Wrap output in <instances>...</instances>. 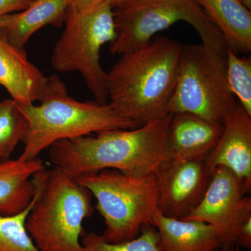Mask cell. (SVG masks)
I'll list each match as a JSON object with an SVG mask.
<instances>
[{
    "instance_id": "obj_2",
    "label": "cell",
    "mask_w": 251,
    "mask_h": 251,
    "mask_svg": "<svg viewBox=\"0 0 251 251\" xmlns=\"http://www.w3.org/2000/svg\"><path fill=\"white\" fill-rule=\"evenodd\" d=\"M182 49L162 36L122 54L107 72L110 103L138 127L168 115Z\"/></svg>"
},
{
    "instance_id": "obj_19",
    "label": "cell",
    "mask_w": 251,
    "mask_h": 251,
    "mask_svg": "<svg viewBox=\"0 0 251 251\" xmlns=\"http://www.w3.org/2000/svg\"><path fill=\"white\" fill-rule=\"evenodd\" d=\"M34 201L33 196L27 207L18 214L0 215V251H40L28 234L25 226Z\"/></svg>"
},
{
    "instance_id": "obj_20",
    "label": "cell",
    "mask_w": 251,
    "mask_h": 251,
    "mask_svg": "<svg viewBox=\"0 0 251 251\" xmlns=\"http://www.w3.org/2000/svg\"><path fill=\"white\" fill-rule=\"evenodd\" d=\"M159 236L155 226H146L139 235L128 242L112 244L106 242L100 234H85L81 244L84 251H161L158 248Z\"/></svg>"
},
{
    "instance_id": "obj_23",
    "label": "cell",
    "mask_w": 251,
    "mask_h": 251,
    "mask_svg": "<svg viewBox=\"0 0 251 251\" xmlns=\"http://www.w3.org/2000/svg\"><path fill=\"white\" fill-rule=\"evenodd\" d=\"M34 0H0V18L27 9Z\"/></svg>"
},
{
    "instance_id": "obj_27",
    "label": "cell",
    "mask_w": 251,
    "mask_h": 251,
    "mask_svg": "<svg viewBox=\"0 0 251 251\" xmlns=\"http://www.w3.org/2000/svg\"><path fill=\"white\" fill-rule=\"evenodd\" d=\"M239 249H240V248H239V247H236L235 249H234L233 250H232V251H239Z\"/></svg>"
},
{
    "instance_id": "obj_22",
    "label": "cell",
    "mask_w": 251,
    "mask_h": 251,
    "mask_svg": "<svg viewBox=\"0 0 251 251\" xmlns=\"http://www.w3.org/2000/svg\"><path fill=\"white\" fill-rule=\"evenodd\" d=\"M66 1L69 9L80 14H89L105 4H110L109 0H66Z\"/></svg>"
},
{
    "instance_id": "obj_11",
    "label": "cell",
    "mask_w": 251,
    "mask_h": 251,
    "mask_svg": "<svg viewBox=\"0 0 251 251\" xmlns=\"http://www.w3.org/2000/svg\"><path fill=\"white\" fill-rule=\"evenodd\" d=\"M223 126L219 141L204 163L211 175L220 166L232 171L249 196L251 190V116L238 102Z\"/></svg>"
},
{
    "instance_id": "obj_10",
    "label": "cell",
    "mask_w": 251,
    "mask_h": 251,
    "mask_svg": "<svg viewBox=\"0 0 251 251\" xmlns=\"http://www.w3.org/2000/svg\"><path fill=\"white\" fill-rule=\"evenodd\" d=\"M160 213L183 219L202 201L211 175L204 161L168 159L155 173Z\"/></svg>"
},
{
    "instance_id": "obj_9",
    "label": "cell",
    "mask_w": 251,
    "mask_h": 251,
    "mask_svg": "<svg viewBox=\"0 0 251 251\" xmlns=\"http://www.w3.org/2000/svg\"><path fill=\"white\" fill-rule=\"evenodd\" d=\"M251 216V198L237 176L225 167H218L199 204L183 220L210 225L221 242V251L237 247L238 232Z\"/></svg>"
},
{
    "instance_id": "obj_26",
    "label": "cell",
    "mask_w": 251,
    "mask_h": 251,
    "mask_svg": "<svg viewBox=\"0 0 251 251\" xmlns=\"http://www.w3.org/2000/svg\"><path fill=\"white\" fill-rule=\"evenodd\" d=\"M242 4L247 8V9L251 10V0H240Z\"/></svg>"
},
{
    "instance_id": "obj_16",
    "label": "cell",
    "mask_w": 251,
    "mask_h": 251,
    "mask_svg": "<svg viewBox=\"0 0 251 251\" xmlns=\"http://www.w3.org/2000/svg\"><path fill=\"white\" fill-rule=\"evenodd\" d=\"M44 169L39 158L0 161V215H14L27 207L35 193L33 177Z\"/></svg>"
},
{
    "instance_id": "obj_12",
    "label": "cell",
    "mask_w": 251,
    "mask_h": 251,
    "mask_svg": "<svg viewBox=\"0 0 251 251\" xmlns=\"http://www.w3.org/2000/svg\"><path fill=\"white\" fill-rule=\"evenodd\" d=\"M223 128V124L209 122L193 114H174L167 140L170 158L205 161L219 141Z\"/></svg>"
},
{
    "instance_id": "obj_6",
    "label": "cell",
    "mask_w": 251,
    "mask_h": 251,
    "mask_svg": "<svg viewBox=\"0 0 251 251\" xmlns=\"http://www.w3.org/2000/svg\"><path fill=\"white\" fill-rule=\"evenodd\" d=\"M237 103L227 82L226 55L202 43L183 46L168 113L224 124Z\"/></svg>"
},
{
    "instance_id": "obj_14",
    "label": "cell",
    "mask_w": 251,
    "mask_h": 251,
    "mask_svg": "<svg viewBox=\"0 0 251 251\" xmlns=\"http://www.w3.org/2000/svg\"><path fill=\"white\" fill-rule=\"evenodd\" d=\"M68 9L66 0H34L27 9L0 18V39L24 50L31 36L48 25H59Z\"/></svg>"
},
{
    "instance_id": "obj_3",
    "label": "cell",
    "mask_w": 251,
    "mask_h": 251,
    "mask_svg": "<svg viewBox=\"0 0 251 251\" xmlns=\"http://www.w3.org/2000/svg\"><path fill=\"white\" fill-rule=\"evenodd\" d=\"M39 101V105L16 101L28 123L27 135L23 142L24 148L19 156L23 161L36 159L59 140L138 127L110 103L82 102L73 99L57 75L48 78Z\"/></svg>"
},
{
    "instance_id": "obj_13",
    "label": "cell",
    "mask_w": 251,
    "mask_h": 251,
    "mask_svg": "<svg viewBox=\"0 0 251 251\" xmlns=\"http://www.w3.org/2000/svg\"><path fill=\"white\" fill-rule=\"evenodd\" d=\"M48 78L30 62L24 50L0 39V85L18 103L39 101Z\"/></svg>"
},
{
    "instance_id": "obj_1",
    "label": "cell",
    "mask_w": 251,
    "mask_h": 251,
    "mask_svg": "<svg viewBox=\"0 0 251 251\" xmlns=\"http://www.w3.org/2000/svg\"><path fill=\"white\" fill-rule=\"evenodd\" d=\"M172 116L131 129L59 140L49 148L50 161L75 178L108 169L131 176L155 174L170 159L167 140Z\"/></svg>"
},
{
    "instance_id": "obj_8",
    "label": "cell",
    "mask_w": 251,
    "mask_h": 251,
    "mask_svg": "<svg viewBox=\"0 0 251 251\" xmlns=\"http://www.w3.org/2000/svg\"><path fill=\"white\" fill-rule=\"evenodd\" d=\"M113 8L107 4L80 14L68 8L65 28L56 43L51 64L59 72L81 74L95 101L107 103V72L100 63V51L116 37Z\"/></svg>"
},
{
    "instance_id": "obj_21",
    "label": "cell",
    "mask_w": 251,
    "mask_h": 251,
    "mask_svg": "<svg viewBox=\"0 0 251 251\" xmlns=\"http://www.w3.org/2000/svg\"><path fill=\"white\" fill-rule=\"evenodd\" d=\"M227 80L237 101L251 116V58L239 57L227 48L226 52Z\"/></svg>"
},
{
    "instance_id": "obj_17",
    "label": "cell",
    "mask_w": 251,
    "mask_h": 251,
    "mask_svg": "<svg viewBox=\"0 0 251 251\" xmlns=\"http://www.w3.org/2000/svg\"><path fill=\"white\" fill-rule=\"evenodd\" d=\"M236 54L251 51V13L240 0H195Z\"/></svg>"
},
{
    "instance_id": "obj_7",
    "label": "cell",
    "mask_w": 251,
    "mask_h": 251,
    "mask_svg": "<svg viewBox=\"0 0 251 251\" xmlns=\"http://www.w3.org/2000/svg\"><path fill=\"white\" fill-rule=\"evenodd\" d=\"M113 9L116 37L110 45L112 54L140 49L157 33L184 21L196 29L203 44L226 55L222 34L195 0H128Z\"/></svg>"
},
{
    "instance_id": "obj_25",
    "label": "cell",
    "mask_w": 251,
    "mask_h": 251,
    "mask_svg": "<svg viewBox=\"0 0 251 251\" xmlns=\"http://www.w3.org/2000/svg\"><path fill=\"white\" fill-rule=\"evenodd\" d=\"M128 0H109L110 4L113 9L117 7V6H120V5L123 4L124 3L126 2Z\"/></svg>"
},
{
    "instance_id": "obj_5",
    "label": "cell",
    "mask_w": 251,
    "mask_h": 251,
    "mask_svg": "<svg viewBox=\"0 0 251 251\" xmlns=\"http://www.w3.org/2000/svg\"><path fill=\"white\" fill-rule=\"evenodd\" d=\"M97 201L104 220L102 237L118 244L138 237L146 226H154L159 211L155 175L131 176L116 170H103L75 177Z\"/></svg>"
},
{
    "instance_id": "obj_15",
    "label": "cell",
    "mask_w": 251,
    "mask_h": 251,
    "mask_svg": "<svg viewBox=\"0 0 251 251\" xmlns=\"http://www.w3.org/2000/svg\"><path fill=\"white\" fill-rule=\"evenodd\" d=\"M154 226L161 251H221L215 229L205 223L166 217L158 211Z\"/></svg>"
},
{
    "instance_id": "obj_24",
    "label": "cell",
    "mask_w": 251,
    "mask_h": 251,
    "mask_svg": "<svg viewBox=\"0 0 251 251\" xmlns=\"http://www.w3.org/2000/svg\"><path fill=\"white\" fill-rule=\"evenodd\" d=\"M236 246L243 249H251V216L244 220L241 225L238 232Z\"/></svg>"
},
{
    "instance_id": "obj_4",
    "label": "cell",
    "mask_w": 251,
    "mask_h": 251,
    "mask_svg": "<svg viewBox=\"0 0 251 251\" xmlns=\"http://www.w3.org/2000/svg\"><path fill=\"white\" fill-rule=\"evenodd\" d=\"M34 201L26 229L40 251H84L82 223L93 214L92 194L58 168L34 176Z\"/></svg>"
},
{
    "instance_id": "obj_18",
    "label": "cell",
    "mask_w": 251,
    "mask_h": 251,
    "mask_svg": "<svg viewBox=\"0 0 251 251\" xmlns=\"http://www.w3.org/2000/svg\"><path fill=\"white\" fill-rule=\"evenodd\" d=\"M27 130V119L14 99L0 102V159H9Z\"/></svg>"
}]
</instances>
